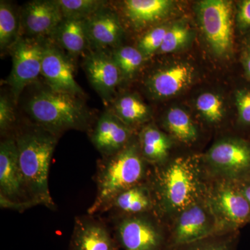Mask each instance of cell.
Returning a JSON list of instances; mask_svg holds the SVG:
<instances>
[{
    "mask_svg": "<svg viewBox=\"0 0 250 250\" xmlns=\"http://www.w3.org/2000/svg\"><path fill=\"white\" fill-rule=\"evenodd\" d=\"M56 137L42 129L24 131L15 138L24 190L31 206L41 205L53 208L48 178Z\"/></svg>",
    "mask_w": 250,
    "mask_h": 250,
    "instance_id": "1",
    "label": "cell"
},
{
    "mask_svg": "<svg viewBox=\"0 0 250 250\" xmlns=\"http://www.w3.org/2000/svg\"><path fill=\"white\" fill-rule=\"evenodd\" d=\"M80 95L49 89L34 94L27 104V111L42 129L57 136L68 129H82L89 113Z\"/></svg>",
    "mask_w": 250,
    "mask_h": 250,
    "instance_id": "2",
    "label": "cell"
},
{
    "mask_svg": "<svg viewBox=\"0 0 250 250\" xmlns=\"http://www.w3.org/2000/svg\"><path fill=\"white\" fill-rule=\"evenodd\" d=\"M141 151L127 145L119 152L108 156L99 170L98 191L95 202L88 209L90 214L107 208L121 192L136 187L144 174Z\"/></svg>",
    "mask_w": 250,
    "mask_h": 250,
    "instance_id": "3",
    "label": "cell"
},
{
    "mask_svg": "<svg viewBox=\"0 0 250 250\" xmlns=\"http://www.w3.org/2000/svg\"><path fill=\"white\" fill-rule=\"evenodd\" d=\"M199 16L202 30L212 50L219 57L233 52V3L225 0H206L200 2Z\"/></svg>",
    "mask_w": 250,
    "mask_h": 250,
    "instance_id": "4",
    "label": "cell"
},
{
    "mask_svg": "<svg viewBox=\"0 0 250 250\" xmlns=\"http://www.w3.org/2000/svg\"><path fill=\"white\" fill-rule=\"evenodd\" d=\"M45 44L43 39L19 36L11 47L13 66L7 83L14 101L17 102L24 88L41 75Z\"/></svg>",
    "mask_w": 250,
    "mask_h": 250,
    "instance_id": "5",
    "label": "cell"
},
{
    "mask_svg": "<svg viewBox=\"0 0 250 250\" xmlns=\"http://www.w3.org/2000/svg\"><path fill=\"white\" fill-rule=\"evenodd\" d=\"M161 190L166 205L173 209L192 205L198 190L195 166L189 159H179L167 167L161 179Z\"/></svg>",
    "mask_w": 250,
    "mask_h": 250,
    "instance_id": "6",
    "label": "cell"
},
{
    "mask_svg": "<svg viewBox=\"0 0 250 250\" xmlns=\"http://www.w3.org/2000/svg\"><path fill=\"white\" fill-rule=\"evenodd\" d=\"M0 197L3 207H31L24 190L15 139H5L0 144Z\"/></svg>",
    "mask_w": 250,
    "mask_h": 250,
    "instance_id": "7",
    "label": "cell"
},
{
    "mask_svg": "<svg viewBox=\"0 0 250 250\" xmlns=\"http://www.w3.org/2000/svg\"><path fill=\"white\" fill-rule=\"evenodd\" d=\"M41 75L53 91L83 95L74 76V67L68 57L52 42H46Z\"/></svg>",
    "mask_w": 250,
    "mask_h": 250,
    "instance_id": "8",
    "label": "cell"
},
{
    "mask_svg": "<svg viewBox=\"0 0 250 250\" xmlns=\"http://www.w3.org/2000/svg\"><path fill=\"white\" fill-rule=\"evenodd\" d=\"M210 206L229 229H236L250 223V206L236 180L219 186L212 195Z\"/></svg>",
    "mask_w": 250,
    "mask_h": 250,
    "instance_id": "9",
    "label": "cell"
},
{
    "mask_svg": "<svg viewBox=\"0 0 250 250\" xmlns=\"http://www.w3.org/2000/svg\"><path fill=\"white\" fill-rule=\"evenodd\" d=\"M20 19L27 37L43 39L52 36L63 17L56 0H34L24 5Z\"/></svg>",
    "mask_w": 250,
    "mask_h": 250,
    "instance_id": "10",
    "label": "cell"
},
{
    "mask_svg": "<svg viewBox=\"0 0 250 250\" xmlns=\"http://www.w3.org/2000/svg\"><path fill=\"white\" fill-rule=\"evenodd\" d=\"M83 67L90 84L106 102L111 100L117 87L123 80L119 67L112 58L101 49L90 52Z\"/></svg>",
    "mask_w": 250,
    "mask_h": 250,
    "instance_id": "11",
    "label": "cell"
},
{
    "mask_svg": "<svg viewBox=\"0 0 250 250\" xmlns=\"http://www.w3.org/2000/svg\"><path fill=\"white\" fill-rule=\"evenodd\" d=\"M215 167L226 171L236 180L250 174V141L229 139L215 144L208 154Z\"/></svg>",
    "mask_w": 250,
    "mask_h": 250,
    "instance_id": "12",
    "label": "cell"
},
{
    "mask_svg": "<svg viewBox=\"0 0 250 250\" xmlns=\"http://www.w3.org/2000/svg\"><path fill=\"white\" fill-rule=\"evenodd\" d=\"M130 129L111 111L100 117L91 136L92 142L99 152L106 157L124 149L129 142Z\"/></svg>",
    "mask_w": 250,
    "mask_h": 250,
    "instance_id": "13",
    "label": "cell"
},
{
    "mask_svg": "<svg viewBox=\"0 0 250 250\" xmlns=\"http://www.w3.org/2000/svg\"><path fill=\"white\" fill-rule=\"evenodd\" d=\"M84 24L90 45L96 49L116 47L123 37L119 18L106 5L85 19Z\"/></svg>",
    "mask_w": 250,
    "mask_h": 250,
    "instance_id": "14",
    "label": "cell"
},
{
    "mask_svg": "<svg viewBox=\"0 0 250 250\" xmlns=\"http://www.w3.org/2000/svg\"><path fill=\"white\" fill-rule=\"evenodd\" d=\"M118 240L126 250H162L160 233L144 219H126L118 229Z\"/></svg>",
    "mask_w": 250,
    "mask_h": 250,
    "instance_id": "15",
    "label": "cell"
},
{
    "mask_svg": "<svg viewBox=\"0 0 250 250\" xmlns=\"http://www.w3.org/2000/svg\"><path fill=\"white\" fill-rule=\"evenodd\" d=\"M213 229L207 213L200 206L192 205L179 216L171 242V248L186 246L206 239Z\"/></svg>",
    "mask_w": 250,
    "mask_h": 250,
    "instance_id": "16",
    "label": "cell"
},
{
    "mask_svg": "<svg viewBox=\"0 0 250 250\" xmlns=\"http://www.w3.org/2000/svg\"><path fill=\"white\" fill-rule=\"evenodd\" d=\"M192 76L193 69L188 64H174L153 74L147 82V88L156 98H170L184 90Z\"/></svg>",
    "mask_w": 250,
    "mask_h": 250,
    "instance_id": "17",
    "label": "cell"
},
{
    "mask_svg": "<svg viewBox=\"0 0 250 250\" xmlns=\"http://www.w3.org/2000/svg\"><path fill=\"white\" fill-rule=\"evenodd\" d=\"M118 246L107 229L88 220H77L70 250H117Z\"/></svg>",
    "mask_w": 250,
    "mask_h": 250,
    "instance_id": "18",
    "label": "cell"
},
{
    "mask_svg": "<svg viewBox=\"0 0 250 250\" xmlns=\"http://www.w3.org/2000/svg\"><path fill=\"white\" fill-rule=\"evenodd\" d=\"M167 0H126L123 1L125 16L136 29H142L162 19L170 9Z\"/></svg>",
    "mask_w": 250,
    "mask_h": 250,
    "instance_id": "19",
    "label": "cell"
},
{
    "mask_svg": "<svg viewBox=\"0 0 250 250\" xmlns=\"http://www.w3.org/2000/svg\"><path fill=\"white\" fill-rule=\"evenodd\" d=\"M51 36L57 42L56 45H59L73 57L83 54L90 46L84 20L63 18Z\"/></svg>",
    "mask_w": 250,
    "mask_h": 250,
    "instance_id": "20",
    "label": "cell"
},
{
    "mask_svg": "<svg viewBox=\"0 0 250 250\" xmlns=\"http://www.w3.org/2000/svg\"><path fill=\"white\" fill-rule=\"evenodd\" d=\"M139 139L140 151L148 161L158 162L167 156L170 148L168 140L154 126L145 127L140 134Z\"/></svg>",
    "mask_w": 250,
    "mask_h": 250,
    "instance_id": "21",
    "label": "cell"
},
{
    "mask_svg": "<svg viewBox=\"0 0 250 250\" xmlns=\"http://www.w3.org/2000/svg\"><path fill=\"white\" fill-rule=\"evenodd\" d=\"M111 112L126 125L141 123L149 116L147 105L132 95H124L117 99Z\"/></svg>",
    "mask_w": 250,
    "mask_h": 250,
    "instance_id": "22",
    "label": "cell"
},
{
    "mask_svg": "<svg viewBox=\"0 0 250 250\" xmlns=\"http://www.w3.org/2000/svg\"><path fill=\"white\" fill-rule=\"evenodd\" d=\"M21 21L10 2L0 3V49L1 52L11 49L19 38Z\"/></svg>",
    "mask_w": 250,
    "mask_h": 250,
    "instance_id": "23",
    "label": "cell"
},
{
    "mask_svg": "<svg viewBox=\"0 0 250 250\" xmlns=\"http://www.w3.org/2000/svg\"><path fill=\"white\" fill-rule=\"evenodd\" d=\"M166 124L176 139L184 143L197 139V129L187 112L180 108H172L167 112Z\"/></svg>",
    "mask_w": 250,
    "mask_h": 250,
    "instance_id": "24",
    "label": "cell"
},
{
    "mask_svg": "<svg viewBox=\"0 0 250 250\" xmlns=\"http://www.w3.org/2000/svg\"><path fill=\"white\" fill-rule=\"evenodd\" d=\"M63 18L85 20L107 4L103 0H56Z\"/></svg>",
    "mask_w": 250,
    "mask_h": 250,
    "instance_id": "25",
    "label": "cell"
},
{
    "mask_svg": "<svg viewBox=\"0 0 250 250\" xmlns=\"http://www.w3.org/2000/svg\"><path fill=\"white\" fill-rule=\"evenodd\" d=\"M112 58L121 70L123 79L131 78L142 65L145 57L137 47L123 46L117 47L111 54Z\"/></svg>",
    "mask_w": 250,
    "mask_h": 250,
    "instance_id": "26",
    "label": "cell"
},
{
    "mask_svg": "<svg viewBox=\"0 0 250 250\" xmlns=\"http://www.w3.org/2000/svg\"><path fill=\"white\" fill-rule=\"evenodd\" d=\"M111 205L126 213H140L147 209L149 199L144 189L134 187L119 194Z\"/></svg>",
    "mask_w": 250,
    "mask_h": 250,
    "instance_id": "27",
    "label": "cell"
},
{
    "mask_svg": "<svg viewBox=\"0 0 250 250\" xmlns=\"http://www.w3.org/2000/svg\"><path fill=\"white\" fill-rule=\"evenodd\" d=\"M197 111L210 123L221 121L224 116L223 103L221 98L213 93H204L197 97Z\"/></svg>",
    "mask_w": 250,
    "mask_h": 250,
    "instance_id": "28",
    "label": "cell"
},
{
    "mask_svg": "<svg viewBox=\"0 0 250 250\" xmlns=\"http://www.w3.org/2000/svg\"><path fill=\"white\" fill-rule=\"evenodd\" d=\"M168 27L159 26L152 28L141 37L138 43L140 52L146 57L152 55L160 49Z\"/></svg>",
    "mask_w": 250,
    "mask_h": 250,
    "instance_id": "29",
    "label": "cell"
},
{
    "mask_svg": "<svg viewBox=\"0 0 250 250\" xmlns=\"http://www.w3.org/2000/svg\"><path fill=\"white\" fill-rule=\"evenodd\" d=\"M189 35L190 31L184 24H177L168 27L162 45L158 52L167 54L177 50L187 42Z\"/></svg>",
    "mask_w": 250,
    "mask_h": 250,
    "instance_id": "30",
    "label": "cell"
},
{
    "mask_svg": "<svg viewBox=\"0 0 250 250\" xmlns=\"http://www.w3.org/2000/svg\"><path fill=\"white\" fill-rule=\"evenodd\" d=\"M234 102L238 123L250 131V85H243L235 91Z\"/></svg>",
    "mask_w": 250,
    "mask_h": 250,
    "instance_id": "31",
    "label": "cell"
},
{
    "mask_svg": "<svg viewBox=\"0 0 250 250\" xmlns=\"http://www.w3.org/2000/svg\"><path fill=\"white\" fill-rule=\"evenodd\" d=\"M234 239L232 238L228 239L210 240L202 241L186 245V246L177 247L173 250H233L235 247Z\"/></svg>",
    "mask_w": 250,
    "mask_h": 250,
    "instance_id": "32",
    "label": "cell"
},
{
    "mask_svg": "<svg viewBox=\"0 0 250 250\" xmlns=\"http://www.w3.org/2000/svg\"><path fill=\"white\" fill-rule=\"evenodd\" d=\"M14 106L7 97L1 95L0 98V131L4 134L11 129L16 122Z\"/></svg>",
    "mask_w": 250,
    "mask_h": 250,
    "instance_id": "33",
    "label": "cell"
},
{
    "mask_svg": "<svg viewBox=\"0 0 250 250\" xmlns=\"http://www.w3.org/2000/svg\"><path fill=\"white\" fill-rule=\"evenodd\" d=\"M235 20L242 34L246 35L250 32V0H243L238 3Z\"/></svg>",
    "mask_w": 250,
    "mask_h": 250,
    "instance_id": "34",
    "label": "cell"
},
{
    "mask_svg": "<svg viewBox=\"0 0 250 250\" xmlns=\"http://www.w3.org/2000/svg\"><path fill=\"white\" fill-rule=\"evenodd\" d=\"M236 182L250 206V174L236 180Z\"/></svg>",
    "mask_w": 250,
    "mask_h": 250,
    "instance_id": "35",
    "label": "cell"
},
{
    "mask_svg": "<svg viewBox=\"0 0 250 250\" xmlns=\"http://www.w3.org/2000/svg\"><path fill=\"white\" fill-rule=\"evenodd\" d=\"M242 65L244 69L245 73L247 78L250 82V51L243 50L241 57Z\"/></svg>",
    "mask_w": 250,
    "mask_h": 250,
    "instance_id": "36",
    "label": "cell"
},
{
    "mask_svg": "<svg viewBox=\"0 0 250 250\" xmlns=\"http://www.w3.org/2000/svg\"><path fill=\"white\" fill-rule=\"evenodd\" d=\"M243 46H244V50L250 51V32L245 35Z\"/></svg>",
    "mask_w": 250,
    "mask_h": 250,
    "instance_id": "37",
    "label": "cell"
}]
</instances>
